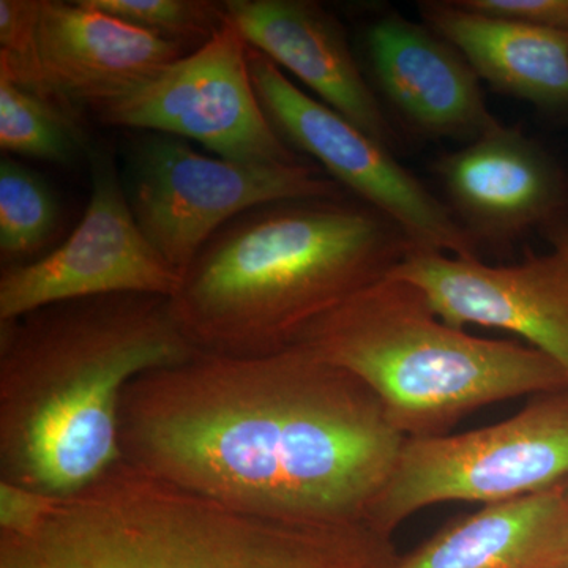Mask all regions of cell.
<instances>
[{
  "label": "cell",
  "instance_id": "obj_6",
  "mask_svg": "<svg viewBox=\"0 0 568 568\" xmlns=\"http://www.w3.org/2000/svg\"><path fill=\"white\" fill-rule=\"evenodd\" d=\"M568 485V388L462 435L407 439L366 523L392 534L422 508L506 503Z\"/></svg>",
  "mask_w": 568,
  "mask_h": 568
},
{
  "label": "cell",
  "instance_id": "obj_7",
  "mask_svg": "<svg viewBox=\"0 0 568 568\" xmlns=\"http://www.w3.org/2000/svg\"><path fill=\"white\" fill-rule=\"evenodd\" d=\"M122 182L142 233L185 274L224 224L257 205L346 194L315 163L257 166L205 155L171 134L133 132Z\"/></svg>",
  "mask_w": 568,
  "mask_h": 568
},
{
  "label": "cell",
  "instance_id": "obj_19",
  "mask_svg": "<svg viewBox=\"0 0 568 568\" xmlns=\"http://www.w3.org/2000/svg\"><path fill=\"white\" fill-rule=\"evenodd\" d=\"M61 223L55 194L28 166L0 160V257L3 268L32 263Z\"/></svg>",
  "mask_w": 568,
  "mask_h": 568
},
{
  "label": "cell",
  "instance_id": "obj_25",
  "mask_svg": "<svg viewBox=\"0 0 568 568\" xmlns=\"http://www.w3.org/2000/svg\"><path fill=\"white\" fill-rule=\"evenodd\" d=\"M555 568H568V559L567 560H564L562 564H559L558 567H555Z\"/></svg>",
  "mask_w": 568,
  "mask_h": 568
},
{
  "label": "cell",
  "instance_id": "obj_22",
  "mask_svg": "<svg viewBox=\"0 0 568 568\" xmlns=\"http://www.w3.org/2000/svg\"><path fill=\"white\" fill-rule=\"evenodd\" d=\"M61 497L0 478V536H28L54 511Z\"/></svg>",
  "mask_w": 568,
  "mask_h": 568
},
{
  "label": "cell",
  "instance_id": "obj_3",
  "mask_svg": "<svg viewBox=\"0 0 568 568\" xmlns=\"http://www.w3.org/2000/svg\"><path fill=\"white\" fill-rule=\"evenodd\" d=\"M410 248L395 223L349 193L257 205L212 235L171 312L200 353H280Z\"/></svg>",
  "mask_w": 568,
  "mask_h": 568
},
{
  "label": "cell",
  "instance_id": "obj_4",
  "mask_svg": "<svg viewBox=\"0 0 568 568\" xmlns=\"http://www.w3.org/2000/svg\"><path fill=\"white\" fill-rule=\"evenodd\" d=\"M366 521H297L223 506L122 462L28 536H0V568H395Z\"/></svg>",
  "mask_w": 568,
  "mask_h": 568
},
{
  "label": "cell",
  "instance_id": "obj_2",
  "mask_svg": "<svg viewBox=\"0 0 568 568\" xmlns=\"http://www.w3.org/2000/svg\"><path fill=\"white\" fill-rule=\"evenodd\" d=\"M197 354L160 295L80 298L0 323V478L52 497L88 488L123 462L130 383Z\"/></svg>",
  "mask_w": 568,
  "mask_h": 568
},
{
  "label": "cell",
  "instance_id": "obj_1",
  "mask_svg": "<svg viewBox=\"0 0 568 568\" xmlns=\"http://www.w3.org/2000/svg\"><path fill=\"white\" fill-rule=\"evenodd\" d=\"M406 440L364 381L302 346L152 369L119 416L123 462L141 473L297 521H366Z\"/></svg>",
  "mask_w": 568,
  "mask_h": 568
},
{
  "label": "cell",
  "instance_id": "obj_16",
  "mask_svg": "<svg viewBox=\"0 0 568 568\" xmlns=\"http://www.w3.org/2000/svg\"><path fill=\"white\" fill-rule=\"evenodd\" d=\"M418 11L496 92L545 111L568 110V32L485 17L458 2H420Z\"/></svg>",
  "mask_w": 568,
  "mask_h": 568
},
{
  "label": "cell",
  "instance_id": "obj_5",
  "mask_svg": "<svg viewBox=\"0 0 568 568\" xmlns=\"http://www.w3.org/2000/svg\"><path fill=\"white\" fill-rule=\"evenodd\" d=\"M294 346L364 381L406 439L446 436L480 407L568 388L555 358L452 327L417 286L387 275L313 321Z\"/></svg>",
  "mask_w": 568,
  "mask_h": 568
},
{
  "label": "cell",
  "instance_id": "obj_8",
  "mask_svg": "<svg viewBox=\"0 0 568 568\" xmlns=\"http://www.w3.org/2000/svg\"><path fill=\"white\" fill-rule=\"evenodd\" d=\"M91 112L104 125L194 141L235 163H308L268 121L250 74L248 43L227 17L196 50Z\"/></svg>",
  "mask_w": 568,
  "mask_h": 568
},
{
  "label": "cell",
  "instance_id": "obj_20",
  "mask_svg": "<svg viewBox=\"0 0 568 568\" xmlns=\"http://www.w3.org/2000/svg\"><path fill=\"white\" fill-rule=\"evenodd\" d=\"M91 9L129 22L160 39L186 44L205 43L222 28L223 3L207 0H81Z\"/></svg>",
  "mask_w": 568,
  "mask_h": 568
},
{
  "label": "cell",
  "instance_id": "obj_11",
  "mask_svg": "<svg viewBox=\"0 0 568 568\" xmlns=\"http://www.w3.org/2000/svg\"><path fill=\"white\" fill-rule=\"evenodd\" d=\"M387 276L417 286L452 327L511 332L568 373V260L556 250L529 253L515 265H487L480 257L410 248Z\"/></svg>",
  "mask_w": 568,
  "mask_h": 568
},
{
  "label": "cell",
  "instance_id": "obj_15",
  "mask_svg": "<svg viewBox=\"0 0 568 568\" xmlns=\"http://www.w3.org/2000/svg\"><path fill=\"white\" fill-rule=\"evenodd\" d=\"M81 0H39L37 54L44 99L80 115L186 54Z\"/></svg>",
  "mask_w": 568,
  "mask_h": 568
},
{
  "label": "cell",
  "instance_id": "obj_13",
  "mask_svg": "<svg viewBox=\"0 0 568 568\" xmlns=\"http://www.w3.org/2000/svg\"><path fill=\"white\" fill-rule=\"evenodd\" d=\"M368 80L386 111L428 140L470 142L497 119L462 52L426 24L396 11L366 24Z\"/></svg>",
  "mask_w": 568,
  "mask_h": 568
},
{
  "label": "cell",
  "instance_id": "obj_10",
  "mask_svg": "<svg viewBox=\"0 0 568 568\" xmlns=\"http://www.w3.org/2000/svg\"><path fill=\"white\" fill-rule=\"evenodd\" d=\"M91 200L63 244L32 263L2 268L0 323L61 302L114 294L173 298L182 276L134 220L110 149H91Z\"/></svg>",
  "mask_w": 568,
  "mask_h": 568
},
{
  "label": "cell",
  "instance_id": "obj_24",
  "mask_svg": "<svg viewBox=\"0 0 568 568\" xmlns=\"http://www.w3.org/2000/svg\"><path fill=\"white\" fill-rule=\"evenodd\" d=\"M544 234L555 245L556 252L564 254L568 260V220H560V222L545 227Z\"/></svg>",
  "mask_w": 568,
  "mask_h": 568
},
{
  "label": "cell",
  "instance_id": "obj_23",
  "mask_svg": "<svg viewBox=\"0 0 568 568\" xmlns=\"http://www.w3.org/2000/svg\"><path fill=\"white\" fill-rule=\"evenodd\" d=\"M485 17L568 32V0H457Z\"/></svg>",
  "mask_w": 568,
  "mask_h": 568
},
{
  "label": "cell",
  "instance_id": "obj_17",
  "mask_svg": "<svg viewBox=\"0 0 568 568\" xmlns=\"http://www.w3.org/2000/svg\"><path fill=\"white\" fill-rule=\"evenodd\" d=\"M568 559V485L489 504L424 541L395 568H555Z\"/></svg>",
  "mask_w": 568,
  "mask_h": 568
},
{
  "label": "cell",
  "instance_id": "obj_12",
  "mask_svg": "<svg viewBox=\"0 0 568 568\" xmlns=\"http://www.w3.org/2000/svg\"><path fill=\"white\" fill-rule=\"evenodd\" d=\"M444 203L474 244L507 248L536 227L564 220L566 175L541 145L497 122L465 148L440 156Z\"/></svg>",
  "mask_w": 568,
  "mask_h": 568
},
{
  "label": "cell",
  "instance_id": "obj_14",
  "mask_svg": "<svg viewBox=\"0 0 568 568\" xmlns=\"http://www.w3.org/2000/svg\"><path fill=\"white\" fill-rule=\"evenodd\" d=\"M227 20L246 43L312 89L317 100L394 149L398 134L347 41L345 29L312 0H226Z\"/></svg>",
  "mask_w": 568,
  "mask_h": 568
},
{
  "label": "cell",
  "instance_id": "obj_21",
  "mask_svg": "<svg viewBox=\"0 0 568 568\" xmlns=\"http://www.w3.org/2000/svg\"><path fill=\"white\" fill-rule=\"evenodd\" d=\"M37 21L39 0H0V78L44 99Z\"/></svg>",
  "mask_w": 568,
  "mask_h": 568
},
{
  "label": "cell",
  "instance_id": "obj_18",
  "mask_svg": "<svg viewBox=\"0 0 568 568\" xmlns=\"http://www.w3.org/2000/svg\"><path fill=\"white\" fill-rule=\"evenodd\" d=\"M80 115L0 78V149L70 166L85 151Z\"/></svg>",
  "mask_w": 568,
  "mask_h": 568
},
{
  "label": "cell",
  "instance_id": "obj_9",
  "mask_svg": "<svg viewBox=\"0 0 568 568\" xmlns=\"http://www.w3.org/2000/svg\"><path fill=\"white\" fill-rule=\"evenodd\" d=\"M248 65L261 106L295 152L315 160L351 196L395 223L414 250L478 257V246L446 203L406 170L387 145L302 91L250 44Z\"/></svg>",
  "mask_w": 568,
  "mask_h": 568
}]
</instances>
